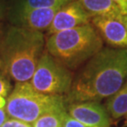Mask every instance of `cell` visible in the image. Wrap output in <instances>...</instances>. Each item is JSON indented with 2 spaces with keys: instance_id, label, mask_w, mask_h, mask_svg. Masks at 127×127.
I'll use <instances>...</instances> for the list:
<instances>
[{
  "instance_id": "19",
  "label": "cell",
  "mask_w": 127,
  "mask_h": 127,
  "mask_svg": "<svg viewBox=\"0 0 127 127\" xmlns=\"http://www.w3.org/2000/svg\"><path fill=\"white\" fill-rule=\"evenodd\" d=\"M117 6L120 7L126 15H127V0H112Z\"/></svg>"
},
{
  "instance_id": "3",
  "label": "cell",
  "mask_w": 127,
  "mask_h": 127,
  "mask_svg": "<svg viewBox=\"0 0 127 127\" xmlns=\"http://www.w3.org/2000/svg\"><path fill=\"white\" fill-rule=\"evenodd\" d=\"M102 46L101 35L91 23L50 35L45 41L46 51L68 69L88 61Z\"/></svg>"
},
{
  "instance_id": "1",
  "label": "cell",
  "mask_w": 127,
  "mask_h": 127,
  "mask_svg": "<svg viewBox=\"0 0 127 127\" xmlns=\"http://www.w3.org/2000/svg\"><path fill=\"white\" fill-rule=\"evenodd\" d=\"M127 80V49L104 48L88 60L71 87L65 102L95 101L112 96Z\"/></svg>"
},
{
  "instance_id": "10",
  "label": "cell",
  "mask_w": 127,
  "mask_h": 127,
  "mask_svg": "<svg viewBox=\"0 0 127 127\" xmlns=\"http://www.w3.org/2000/svg\"><path fill=\"white\" fill-rule=\"evenodd\" d=\"M85 11L93 18L96 17H111L127 21V15L112 0H78Z\"/></svg>"
},
{
  "instance_id": "12",
  "label": "cell",
  "mask_w": 127,
  "mask_h": 127,
  "mask_svg": "<svg viewBox=\"0 0 127 127\" xmlns=\"http://www.w3.org/2000/svg\"><path fill=\"white\" fill-rule=\"evenodd\" d=\"M73 0H12L7 12H20L35 8L63 7Z\"/></svg>"
},
{
  "instance_id": "14",
  "label": "cell",
  "mask_w": 127,
  "mask_h": 127,
  "mask_svg": "<svg viewBox=\"0 0 127 127\" xmlns=\"http://www.w3.org/2000/svg\"><path fill=\"white\" fill-rule=\"evenodd\" d=\"M12 89V86L11 84V80L0 69V96L7 99Z\"/></svg>"
},
{
  "instance_id": "17",
  "label": "cell",
  "mask_w": 127,
  "mask_h": 127,
  "mask_svg": "<svg viewBox=\"0 0 127 127\" xmlns=\"http://www.w3.org/2000/svg\"><path fill=\"white\" fill-rule=\"evenodd\" d=\"M5 106H6V98L0 96V126L8 118L5 111Z\"/></svg>"
},
{
  "instance_id": "16",
  "label": "cell",
  "mask_w": 127,
  "mask_h": 127,
  "mask_svg": "<svg viewBox=\"0 0 127 127\" xmlns=\"http://www.w3.org/2000/svg\"><path fill=\"white\" fill-rule=\"evenodd\" d=\"M63 127H88V126L83 125L80 121H78L76 120V119L73 118L72 116H70L68 114L64 120V123Z\"/></svg>"
},
{
  "instance_id": "9",
  "label": "cell",
  "mask_w": 127,
  "mask_h": 127,
  "mask_svg": "<svg viewBox=\"0 0 127 127\" xmlns=\"http://www.w3.org/2000/svg\"><path fill=\"white\" fill-rule=\"evenodd\" d=\"M92 24L107 44L119 49H127V21L96 17L92 18Z\"/></svg>"
},
{
  "instance_id": "15",
  "label": "cell",
  "mask_w": 127,
  "mask_h": 127,
  "mask_svg": "<svg viewBox=\"0 0 127 127\" xmlns=\"http://www.w3.org/2000/svg\"><path fill=\"white\" fill-rule=\"evenodd\" d=\"M0 127H32L31 124L25 123L15 119L7 118Z\"/></svg>"
},
{
  "instance_id": "22",
  "label": "cell",
  "mask_w": 127,
  "mask_h": 127,
  "mask_svg": "<svg viewBox=\"0 0 127 127\" xmlns=\"http://www.w3.org/2000/svg\"><path fill=\"white\" fill-rule=\"evenodd\" d=\"M126 120H127V116H126Z\"/></svg>"
},
{
  "instance_id": "7",
  "label": "cell",
  "mask_w": 127,
  "mask_h": 127,
  "mask_svg": "<svg viewBox=\"0 0 127 127\" xmlns=\"http://www.w3.org/2000/svg\"><path fill=\"white\" fill-rule=\"evenodd\" d=\"M60 7H61L29 9L7 12V15L13 26L42 32L50 28L55 14Z\"/></svg>"
},
{
  "instance_id": "21",
  "label": "cell",
  "mask_w": 127,
  "mask_h": 127,
  "mask_svg": "<svg viewBox=\"0 0 127 127\" xmlns=\"http://www.w3.org/2000/svg\"><path fill=\"white\" fill-rule=\"evenodd\" d=\"M125 126H127V120L126 121V123H125Z\"/></svg>"
},
{
  "instance_id": "11",
  "label": "cell",
  "mask_w": 127,
  "mask_h": 127,
  "mask_svg": "<svg viewBox=\"0 0 127 127\" xmlns=\"http://www.w3.org/2000/svg\"><path fill=\"white\" fill-rule=\"evenodd\" d=\"M67 115L65 100L63 97L50 110L42 114L32 126V127H63Z\"/></svg>"
},
{
  "instance_id": "13",
  "label": "cell",
  "mask_w": 127,
  "mask_h": 127,
  "mask_svg": "<svg viewBox=\"0 0 127 127\" xmlns=\"http://www.w3.org/2000/svg\"><path fill=\"white\" fill-rule=\"evenodd\" d=\"M106 109L115 119L127 116V80L115 94L109 97Z\"/></svg>"
},
{
  "instance_id": "18",
  "label": "cell",
  "mask_w": 127,
  "mask_h": 127,
  "mask_svg": "<svg viewBox=\"0 0 127 127\" xmlns=\"http://www.w3.org/2000/svg\"><path fill=\"white\" fill-rule=\"evenodd\" d=\"M7 12L8 10L6 4V0H0V21L5 17Z\"/></svg>"
},
{
  "instance_id": "4",
  "label": "cell",
  "mask_w": 127,
  "mask_h": 127,
  "mask_svg": "<svg viewBox=\"0 0 127 127\" xmlns=\"http://www.w3.org/2000/svg\"><path fill=\"white\" fill-rule=\"evenodd\" d=\"M63 97L38 93L30 82L15 83L6 99L5 111L8 118L32 125Z\"/></svg>"
},
{
  "instance_id": "6",
  "label": "cell",
  "mask_w": 127,
  "mask_h": 127,
  "mask_svg": "<svg viewBox=\"0 0 127 127\" xmlns=\"http://www.w3.org/2000/svg\"><path fill=\"white\" fill-rule=\"evenodd\" d=\"M92 17L85 11L78 0L64 5L56 12L48 29L49 35L69 30L90 23Z\"/></svg>"
},
{
  "instance_id": "2",
  "label": "cell",
  "mask_w": 127,
  "mask_h": 127,
  "mask_svg": "<svg viewBox=\"0 0 127 127\" xmlns=\"http://www.w3.org/2000/svg\"><path fill=\"white\" fill-rule=\"evenodd\" d=\"M45 45L42 32L12 25L0 41V69L15 83L30 82Z\"/></svg>"
},
{
  "instance_id": "8",
  "label": "cell",
  "mask_w": 127,
  "mask_h": 127,
  "mask_svg": "<svg viewBox=\"0 0 127 127\" xmlns=\"http://www.w3.org/2000/svg\"><path fill=\"white\" fill-rule=\"evenodd\" d=\"M68 114L88 127H111L106 110L98 101H87L70 103Z\"/></svg>"
},
{
  "instance_id": "20",
  "label": "cell",
  "mask_w": 127,
  "mask_h": 127,
  "mask_svg": "<svg viewBox=\"0 0 127 127\" xmlns=\"http://www.w3.org/2000/svg\"><path fill=\"white\" fill-rule=\"evenodd\" d=\"M3 35V32H2V25L0 24V41H1V39H2V36Z\"/></svg>"
},
{
  "instance_id": "5",
  "label": "cell",
  "mask_w": 127,
  "mask_h": 127,
  "mask_svg": "<svg viewBox=\"0 0 127 127\" xmlns=\"http://www.w3.org/2000/svg\"><path fill=\"white\" fill-rule=\"evenodd\" d=\"M30 83L38 93L49 96H63L73 84L70 70L57 61L46 50L38 62Z\"/></svg>"
}]
</instances>
